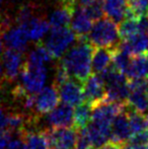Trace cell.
I'll list each match as a JSON object with an SVG mask.
<instances>
[{
	"label": "cell",
	"instance_id": "9a60e30c",
	"mask_svg": "<svg viewBox=\"0 0 148 149\" xmlns=\"http://www.w3.org/2000/svg\"><path fill=\"white\" fill-rule=\"evenodd\" d=\"M70 24H71V30L75 33L77 38H85L91 30L92 20L85 13L82 6L77 5L75 7Z\"/></svg>",
	"mask_w": 148,
	"mask_h": 149
},
{
	"label": "cell",
	"instance_id": "ba28073f",
	"mask_svg": "<svg viewBox=\"0 0 148 149\" xmlns=\"http://www.w3.org/2000/svg\"><path fill=\"white\" fill-rule=\"evenodd\" d=\"M57 88L59 91L60 100L62 102H65V104H70L72 107H76L85 102L84 89H83L82 83L75 80V79L73 80L68 79L67 81L62 83Z\"/></svg>",
	"mask_w": 148,
	"mask_h": 149
},
{
	"label": "cell",
	"instance_id": "f35d334b",
	"mask_svg": "<svg viewBox=\"0 0 148 149\" xmlns=\"http://www.w3.org/2000/svg\"><path fill=\"white\" fill-rule=\"evenodd\" d=\"M3 46H4V43H3V41H2V38L0 37V56L3 53Z\"/></svg>",
	"mask_w": 148,
	"mask_h": 149
},
{
	"label": "cell",
	"instance_id": "9c48e42d",
	"mask_svg": "<svg viewBox=\"0 0 148 149\" xmlns=\"http://www.w3.org/2000/svg\"><path fill=\"white\" fill-rule=\"evenodd\" d=\"M1 38L8 49L16 50L22 53L26 50L30 42L26 29L18 24L16 26H7L6 31L2 33Z\"/></svg>",
	"mask_w": 148,
	"mask_h": 149
},
{
	"label": "cell",
	"instance_id": "7a4b0ae2",
	"mask_svg": "<svg viewBox=\"0 0 148 149\" xmlns=\"http://www.w3.org/2000/svg\"><path fill=\"white\" fill-rule=\"evenodd\" d=\"M87 39L93 47L97 48L116 47L121 41L116 22L108 17H101L95 20L87 35Z\"/></svg>",
	"mask_w": 148,
	"mask_h": 149
},
{
	"label": "cell",
	"instance_id": "8d00e7d4",
	"mask_svg": "<svg viewBox=\"0 0 148 149\" xmlns=\"http://www.w3.org/2000/svg\"><path fill=\"white\" fill-rule=\"evenodd\" d=\"M75 1V3L77 4V5H79V6H86V5H88V4H90L91 2H93L94 0H74Z\"/></svg>",
	"mask_w": 148,
	"mask_h": 149
},
{
	"label": "cell",
	"instance_id": "cb8c5ba5",
	"mask_svg": "<svg viewBox=\"0 0 148 149\" xmlns=\"http://www.w3.org/2000/svg\"><path fill=\"white\" fill-rule=\"evenodd\" d=\"M127 104L132 107L134 110L143 114H146L148 111V94L144 89H134L129 92Z\"/></svg>",
	"mask_w": 148,
	"mask_h": 149
},
{
	"label": "cell",
	"instance_id": "d4e9b609",
	"mask_svg": "<svg viewBox=\"0 0 148 149\" xmlns=\"http://www.w3.org/2000/svg\"><path fill=\"white\" fill-rule=\"evenodd\" d=\"M118 33L120 40H127L138 33V18L137 17H125L119 22Z\"/></svg>",
	"mask_w": 148,
	"mask_h": 149
},
{
	"label": "cell",
	"instance_id": "30bf717a",
	"mask_svg": "<svg viewBox=\"0 0 148 149\" xmlns=\"http://www.w3.org/2000/svg\"><path fill=\"white\" fill-rule=\"evenodd\" d=\"M76 6L77 4L74 0H61L60 6L54 9L49 16L48 22L50 28H63L69 26Z\"/></svg>",
	"mask_w": 148,
	"mask_h": 149
},
{
	"label": "cell",
	"instance_id": "7bdbcfd3",
	"mask_svg": "<svg viewBox=\"0 0 148 149\" xmlns=\"http://www.w3.org/2000/svg\"><path fill=\"white\" fill-rule=\"evenodd\" d=\"M146 13H147V16H148V9H147V12H146Z\"/></svg>",
	"mask_w": 148,
	"mask_h": 149
},
{
	"label": "cell",
	"instance_id": "ab89813d",
	"mask_svg": "<svg viewBox=\"0 0 148 149\" xmlns=\"http://www.w3.org/2000/svg\"><path fill=\"white\" fill-rule=\"evenodd\" d=\"M1 9H2V0H0V17H1ZM0 28H1V24H0Z\"/></svg>",
	"mask_w": 148,
	"mask_h": 149
},
{
	"label": "cell",
	"instance_id": "bcb514c9",
	"mask_svg": "<svg viewBox=\"0 0 148 149\" xmlns=\"http://www.w3.org/2000/svg\"><path fill=\"white\" fill-rule=\"evenodd\" d=\"M60 1H61V0H60Z\"/></svg>",
	"mask_w": 148,
	"mask_h": 149
},
{
	"label": "cell",
	"instance_id": "484cf974",
	"mask_svg": "<svg viewBox=\"0 0 148 149\" xmlns=\"http://www.w3.org/2000/svg\"><path fill=\"white\" fill-rule=\"evenodd\" d=\"M148 9V0H127L126 17H137L144 15Z\"/></svg>",
	"mask_w": 148,
	"mask_h": 149
},
{
	"label": "cell",
	"instance_id": "74e56055",
	"mask_svg": "<svg viewBox=\"0 0 148 149\" xmlns=\"http://www.w3.org/2000/svg\"><path fill=\"white\" fill-rule=\"evenodd\" d=\"M5 80V74H4V69H3V65L2 62L0 61V85L3 81Z\"/></svg>",
	"mask_w": 148,
	"mask_h": 149
},
{
	"label": "cell",
	"instance_id": "6da1fadb",
	"mask_svg": "<svg viewBox=\"0 0 148 149\" xmlns=\"http://www.w3.org/2000/svg\"><path fill=\"white\" fill-rule=\"evenodd\" d=\"M93 47L89 43L87 37L77 38V44L70 47L68 51L60 59V64L66 69L70 77L84 83L91 74V58Z\"/></svg>",
	"mask_w": 148,
	"mask_h": 149
},
{
	"label": "cell",
	"instance_id": "8fae6325",
	"mask_svg": "<svg viewBox=\"0 0 148 149\" xmlns=\"http://www.w3.org/2000/svg\"><path fill=\"white\" fill-rule=\"evenodd\" d=\"M131 135H132V131H131L128 117H127V114L123 109V111H121L113 120L110 141L113 142V143L123 145L128 141Z\"/></svg>",
	"mask_w": 148,
	"mask_h": 149
},
{
	"label": "cell",
	"instance_id": "4dcf8cb0",
	"mask_svg": "<svg viewBox=\"0 0 148 149\" xmlns=\"http://www.w3.org/2000/svg\"><path fill=\"white\" fill-rule=\"evenodd\" d=\"M12 139V133L7 129H0V149H6L8 143Z\"/></svg>",
	"mask_w": 148,
	"mask_h": 149
},
{
	"label": "cell",
	"instance_id": "3957f363",
	"mask_svg": "<svg viewBox=\"0 0 148 149\" xmlns=\"http://www.w3.org/2000/svg\"><path fill=\"white\" fill-rule=\"evenodd\" d=\"M75 41H77V36L67 26L54 28L51 29L44 45L53 59L60 60Z\"/></svg>",
	"mask_w": 148,
	"mask_h": 149
},
{
	"label": "cell",
	"instance_id": "7dc6e473",
	"mask_svg": "<svg viewBox=\"0 0 148 149\" xmlns=\"http://www.w3.org/2000/svg\"><path fill=\"white\" fill-rule=\"evenodd\" d=\"M0 29H1V28H0Z\"/></svg>",
	"mask_w": 148,
	"mask_h": 149
},
{
	"label": "cell",
	"instance_id": "7c38bea8",
	"mask_svg": "<svg viewBox=\"0 0 148 149\" xmlns=\"http://www.w3.org/2000/svg\"><path fill=\"white\" fill-rule=\"evenodd\" d=\"M83 84H84L83 89H84L85 102H87L92 106V104L105 100V83H104L99 74H97V73L90 74Z\"/></svg>",
	"mask_w": 148,
	"mask_h": 149
},
{
	"label": "cell",
	"instance_id": "603a6c76",
	"mask_svg": "<svg viewBox=\"0 0 148 149\" xmlns=\"http://www.w3.org/2000/svg\"><path fill=\"white\" fill-rule=\"evenodd\" d=\"M91 119V104L87 102H83L78 104L73 112V125L72 127L77 131L86 127Z\"/></svg>",
	"mask_w": 148,
	"mask_h": 149
},
{
	"label": "cell",
	"instance_id": "e0dca14e",
	"mask_svg": "<svg viewBox=\"0 0 148 149\" xmlns=\"http://www.w3.org/2000/svg\"><path fill=\"white\" fill-rule=\"evenodd\" d=\"M112 48L99 47L97 49H93L92 58H91V70L97 74H99L112 64Z\"/></svg>",
	"mask_w": 148,
	"mask_h": 149
},
{
	"label": "cell",
	"instance_id": "d6a6232c",
	"mask_svg": "<svg viewBox=\"0 0 148 149\" xmlns=\"http://www.w3.org/2000/svg\"><path fill=\"white\" fill-rule=\"evenodd\" d=\"M138 31L148 35V16L145 14L138 17Z\"/></svg>",
	"mask_w": 148,
	"mask_h": 149
},
{
	"label": "cell",
	"instance_id": "60d3db41",
	"mask_svg": "<svg viewBox=\"0 0 148 149\" xmlns=\"http://www.w3.org/2000/svg\"><path fill=\"white\" fill-rule=\"evenodd\" d=\"M87 149H101V148H99V147H94V146H90L89 148H87Z\"/></svg>",
	"mask_w": 148,
	"mask_h": 149
},
{
	"label": "cell",
	"instance_id": "277c9868",
	"mask_svg": "<svg viewBox=\"0 0 148 149\" xmlns=\"http://www.w3.org/2000/svg\"><path fill=\"white\" fill-rule=\"evenodd\" d=\"M47 73L46 66L31 65L24 61L19 72V82L28 93L37 94L45 87Z\"/></svg>",
	"mask_w": 148,
	"mask_h": 149
},
{
	"label": "cell",
	"instance_id": "ac0fdd59",
	"mask_svg": "<svg viewBox=\"0 0 148 149\" xmlns=\"http://www.w3.org/2000/svg\"><path fill=\"white\" fill-rule=\"evenodd\" d=\"M28 146V149H51L49 137H48L47 130L36 131V130H28L22 135Z\"/></svg>",
	"mask_w": 148,
	"mask_h": 149
},
{
	"label": "cell",
	"instance_id": "ffe728a7",
	"mask_svg": "<svg viewBox=\"0 0 148 149\" xmlns=\"http://www.w3.org/2000/svg\"><path fill=\"white\" fill-rule=\"evenodd\" d=\"M104 10L108 18L119 24L126 17L127 0H104Z\"/></svg>",
	"mask_w": 148,
	"mask_h": 149
},
{
	"label": "cell",
	"instance_id": "44dd1931",
	"mask_svg": "<svg viewBox=\"0 0 148 149\" xmlns=\"http://www.w3.org/2000/svg\"><path fill=\"white\" fill-rule=\"evenodd\" d=\"M86 130L87 136L89 138L91 146L94 147H103L105 144H107L110 141V137H111V130L109 129H103L94 124H92L90 121L85 127Z\"/></svg>",
	"mask_w": 148,
	"mask_h": 149
},
{
	"label": "cell",
	"instance_id": "ee69618b",
	"mask_svg": "<svg viewBox=\"0 0 148 149\" xmlns=\"http://www.w3.org/2000/svg\"><path fill=\"white\" fill-rule=\"evenodd\" d=\"M147 63H148V55H147Z\"/></svg>",
	"mask_w": 148,
	"mask_h": 149
},
{
	"label": "cell",
	"instance_id": "2e32d148",
	"mask_svg": "<svg viewBox=\"0 0 148 149\" xmlns=\"http://www.w3.org/2000/svg\"><path fill=\"white\" fill-rule=\"evenodd\" d=\"M30 41L40 42L50 31V24L45 18L34 15L24 26Z\"/></svg>",
	"mask_w": 148,
	"mask_h": 149
},
{
	"label": "cell",
	"instance_id": "f546056e",
	"mask_svg": "<svg viewBox=\"0 0 148 149\" xmlns=\"http://www.w3.org/2000/svg\"><path fill=\"white\" fill-rule=\"evenodd\" d=\"M68 79H70V76L68 74V72L66 71V69L62 66L61 64H58V67L56 69V74H55V79H54V85L56 86H60L62 83H64L65 81H67Z\"/></svg>",
	"mask_w": 148,
	"mask_h": 149
},
{
	"label": "cell",
	"instance_id": "5bb4252c",
	"mask_svg": "<svg viewBox=\"0 0 148 149\" xmlns=\"http://www.w3.org/2000/svg\"><path fill=\"white\" fill-rule=\"evenodd\" d=\"M116 47L131 57L146 54L148 51V35L138 33L127 40H121Z\"/></svg>",
	"mask_w": 148,
	"mask_h": 149
},
{
	"label": "cell",
	"instance_id": "8992f818",
	"mask_svg": "<svg viewBox=\"0 0 148 149\" xmlns=\"http://www.w3.org/2000/svg\"><path fill=\"white\" fill-rule=\"evenodd\" d=\"M59 91L57 86L53 84L51 86L44 87L41 91L38 92L34 108L38 116H43L55 109L59 104Z\"/></svg>",
	"mask_w": 148,
	"mask_h": 149
},
{
	"label": "cell",
	"instance_id": "d6986e66",
	"mask_svg": "<svg viewBox=\"0 0 148 149\" xmlns=\"http://www.w3.org/2000/svg\"><path fill=\"white\" fill-rule=\"evenodd\" d=\"M125 75L128 79L146 78V77H148L147 55L141 54V55L132 56L130 64H129V67Z\"/></svg>",
	"mask_w": 148,
	"mask_h": 149
},
{
	"label": "cell",
	"instance_id": "f1b7e54d",
	"mask_svg": "<svg viewBox=\"0 0 148 149\" xmlns=\"http://www.w3.org/2000/svg\"><path fill=\"white\" fill-rule=\"evenodd\" d=\"M126 143L135 145H148V129L132 134Z\"/></svg>",
	"mask_w": 148,
	"mask_h": 149
},
{
	"label": "cell",
	"instance_id": "1f68e13d",
	"mask_svg": "<svg viewBox=\"0 0 148 149\" xmlns=\"http://www.w3.org/2000/svg\"><path fill=\"white\" fill-rule=\"evenodd\" d=\"M6 149H28L26 143L22 136H18L15 139H11L8 143Z\"/></svg>",
	"mask_w": 148,
	"mask_h": 149
},
{
	"label": "cell",
	"instance_id": "52a82bcc",
	"mask_svg": "<svg viewBox=\"0 0 148 149\" xmlns=\"http://www.w3.org/2000/svg\"><path fill=\"white\" fill-rule=\"evenodd\" d=\"M1 62L3 65L5 79L10 82L15 81L24 65V53L16 50L6 49L2 53Z\"/></svg>",
	"mask_w": 148,
	"mask_h": 149
},
{
	"label": "cell",
	"instance_id": "5b68a950",
	"mask_svg": "<svg viewBox=\"0 0 148 149\" xmlns=\"http://www.w3.org/2000/svg\"><path fill=\"white\" fill-rule=\"evenodd\" d=\"M51 146L58 149H76L77 130L73 127H51L47 129Z\"/></svg>",
	"mask_w": 148,
	"mask_h": 149
},
{
	"label": "cell",
	"instance_id": "4fadbf2b",
	"mask_svg": "<svg viewBox=\"0 0 148 149\" xmlns=\"http://www.w3.org/2000/svg\"><path fill=\"white\" fill-rule=\"evenodd\" d=\"M73 108L65 102L58 104L55 109L48 113V124L51 127H72L73 125Z\"/></svg>",
	"mask_w": 148,
	"mask_h": 149
},
{
	"label": "cell",
	"instance_id": "e575fe53",
	"mask_svg": "<svg viewBox=\"0 0 148 149\" xmlns=\"http://www.w3.org/2000/svg\"><path fill=\"white\" fill-rule=\"evenodd\" d=\"M101 148V149H124L123 145H121V144H117V143H113V142H111V141H109L107 144H105V145Z\"/></svg>",
	"mask_w": 148,
	"mask_h": 149
},
{
	"label": "cell",
	"instance_id": "836d02e7",
	"mask_svg": "<svg viewBox=\"0 0 148 149\" xmlns=\"http://www.w3.org/2000/svg\"><path fill=\"white\" fill-rule=\"evenodd\" d=\"M6 117L7 114L4 112V110L2 109L1 104H0V129H3L6 126Z\"/></svg>",
	"mask_w": 148,
	"mask_h": 149
},
{
	"label": "cell",
	"instance_id": "83f0119b",
	"mask_svg": "<svg viewBox=\"0 0 148 149\" xmlns=\"http://www.w3.org/2000/svg\"><path fill=\"white\" fill-rule=\"evenodd\" d=\"M35 14V9L31 5H22L16 13V24L18 26H24Z\"/></svg>",
	"mask_w": 148,
	"mask_h": 149
},
{
	"label": "cell",
	"instance_id": "b9f144b4",
	"mask_svg": "<svg viewBox=\"0 0 148 149\" xmlns=\"http://www.w3.org/2000/svg\"><path fill=\"white\" fill-rule=\"evenodd\" d=\"M146 92L148 94V77H147V83H146Z\"/></svg>",
	"mask_w": 148,
	"mask_h": 149
},
{
	"label": "cell",
	"instance_id": "d590c367",
	"mask_svg": "<svg viewBox=\"0 0 148 149\" xmlns=\"http://www.w3.org/2000/svg\"><path fill=\"white\" fill-rule=\"evenodd\" d=\"M124 149H148V145H135V144L125 143L123 144Z\"/></svg>",
	"mask_w": 148,
	"mask_h": 149
},
{
	"label": "cell",
	"instance_id": "4316f807",
	"mask_svg": "<svg viewBox=\"0 0 148 149\" xmlns=\"http://www.w3.org/2000/svg\"><path fill=\"white\" fill-rule=\"evenodd\" d=\"M85 13L88 15L92 22L104 17L105 15V10H104V0H94L90 4L86 6H83Z\"/></svg>",
	"mask_w": 148,
	"mask_h": 149
},
{
	"label": "cell",
	"instance_id": "7402d4cb",
	"mask_svg": "<svg viewBox=\"0 0 148 149\" xmlns=\"http://www.w3.org/2000/svg\"><path fill=\"white\" fill-rule=\"evenodd\" d=\"M53 59L50 55L49 51L45 47L44 43L37 42L34 49L28 53L26 62L31 65H38V66H45L47 63L51 62Z\"/></svg>",
	"mask_w": 148,
	"mask_h": 149
},
{
	"label": "cell",
	"instance_id": "f6af8a7d",
	"mask_svg": "<svg viewBox=\"0 0 148 149\" xmlns=\"http://www.w3.org/2000/svg\"><path fill=\"white\" fill-rule=\"evenodd\" d=\"M55 149H58V148H55Z\"/></svg>",
	"mask_w": 148,
	"mask_h": 149
}]
</instances>
